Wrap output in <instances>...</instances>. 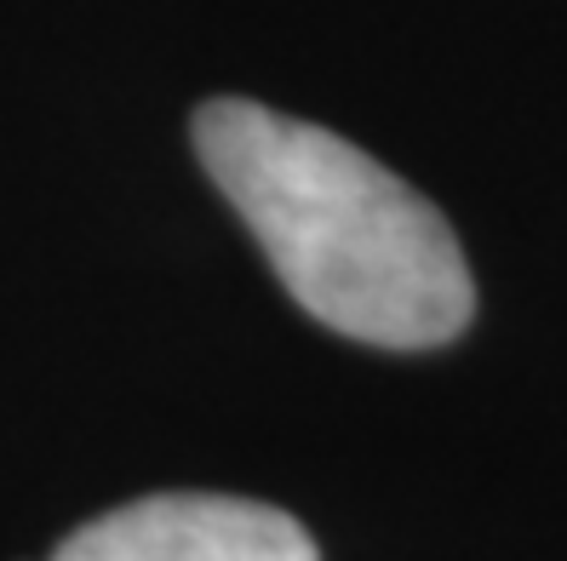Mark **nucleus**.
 <instances>
[{"instance_id": "nucleus-2", "label": "nucleus", "mask_w": 567, "mask_h": 561, "mask_svg": "<svg viewBox=\"0 0 567 561\" xmlns=\"http://www.w3.org/2000/svg\"><path fill=\"white\" fill-rule=\"evenodd\" d=\"M47 561H321L305 521L236 492H150L75 527Z\"/></svg>"}, {"instance_id": "nucleus-1", "label": "nucleus", "mask_w": 567, "mask_h": 561, "mask_svg": "<svg viewBox=\"0 0 567 561\" xmlns=\"http://www.w3.org/2000/svg\"><path fill=\"white\" fill-rule=\"evenodd\" d=\"M195 149L276 281L332 333L436 350L471 326L476 287L447 218L350 138L247 97H213L195 115Z\"/></svg>"}]
</instances>
